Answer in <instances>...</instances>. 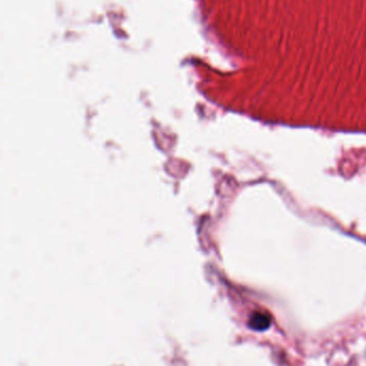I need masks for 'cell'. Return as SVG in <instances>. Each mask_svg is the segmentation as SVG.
Returning <instances> with one entry per match:
<instances>
[{
  "label": "cell",
  "mask_w": 366,
  "mask_h": 366,
  "mask_svg": "<svg viewBox=\"0 0 366 366\" xmlns=\"http://www.w3.org/2000/svg\"><path fill=\"white\" fill-rule=\"evenodd\" d=\"M271 326V320L267 315H263L260 313H256L254 315H251L249 321H248V327L251 330H255L258 332L266 331L270 328Z\"/></svg>",
  "instance_id": "6da1fadb"
}]
</instances>
